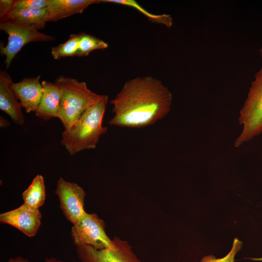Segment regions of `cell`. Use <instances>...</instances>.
I'll list each match as a JSON object with an SVG mask.
<instances>
[{
	"label": "cell",
	"mask_w": 262,
	"mask_h": 262,
	"mask_svg": "<svg viewBox=\"0 0 262 262\" xmlns=\"http://www.w3.org/2000/svg\"><path fill=\"white\" fill-rule=\"evenodd\" d=\"M172 94L161 81L151 76L126 82L110 101L114 115L108 124L139 128L151 125L169 112Z\"/></svg>",
	"instance_id": "cell-1"
},
{
	"label": "cell",
	"mask_w": 262,
	"mask_h": 262,
	"mask_svg": "<svg viewBox=\"0 0 262 262\" xmlns=\"http://www.w3.org/2000/svg\"><path fill=\"white\" fill-rule=\"evenodd\" d=\"M108 100V96L103 95L82 113L69 130L64 131L61 144L70 155L95 148L100 137L107 132L108 128L102 122Z\"/></svg>",
	"instance_id": "cell-2"
},
{
	"label": "cell",
	"mask_w": 262,
	"mask_h": 262,
	"mask_svg": "<svg viewBox=\"0 0 262 262\" xmlns=\"http://www.w3.org/2000/svg\"><path fill=\"white\" fill-rule=\"evenodd\" d=\"M61 90L58 117L64 131L69 130L90 106L98 102L103 95L90 90L84 82L59 76L55 82Z\"/></svg>",
	"instance_id": "cell-3"
},
{
	"label": "cell",
	"mask_w": 262,
	"mask_h": 262,
	"mask_svg": "<svg viewBox=\"0 0 262 262\" xmlns=\"http://www.w3.org/2000/svg\"><path fill=\"white\" fill-rule=\"evenodd\" d=\"M239 122L243 129L235 142V147L262 132V67L251 82L247 97L240 111Z\"/></svg>",
	"instance_id": "cell-4"
},
{
	"label": "cell",
	"mask_w": 262,
	"mask_h": 262,
	"mask_svg": "<svg viewBox=\"0 0 262 262\" xmlns=\"http://www.w3.org/2000/svg\"><path fill=\"white\" fill-rule=\"evenodd\" d=\"M0 29L8 35L5 46L0 44V53L5 56L4 64L6 69L10 66L13 60L24 46L31 42L53 41L54 36L42 33L36 29L10 20H1Z\"/></svg>",
	"instance_id": "cell-5"
},
{
	"label": "cell",
	"mask_w": 262,
	"mask_h": 262,
	"mask_svg": "<svg viewBox=\"0 0 262 262\" xmlns=\"http://www.w3.org/2000/svg\"><path fill=\"white\" fill-rule=\"evenodd\" d=\"M71 237L76 246L88 245L97 249L110 247L113 243L106 233L105 222L94 213H86L73 225Z\"/></svg>",
	"instance_id": "cell-6"
},
{
	"label": "cell",
	"mask_w": 262,
	"mask_h": 262,
	"mask_svg": "<svg viewBox=\"0 0 262 262\" xmlns=\"http://www.w3.org/2000/svg\"><path fill=\"white\" fill-rule=\"evenodd\" d=\"M109 248L97 249L88 246H76V253L81 262H141L126 240L115 236Z\"/></svg>",
	"instance_id": "cell-7"
},
{
	"label": "cell",
	"mask_w": 262,
	"mask_h": 262,
	"mask_svg": "<svg viewBox=\"0 0 262 262\" xmlns=\"http://www.w3.org/2000/svg\"><path fill=\"white\" fill-rule=\"evenodd\" d=\"M55 194L64 216L73 225L86 213L84 209L86 194L77 183L60 177L56 183Z\"/></svg>",
	"instance_id": "cell-8"
},
{
	"label": "cell",
	"mask_w": 262,
	"mask_h": 262,
	"mask_svg": "<svg viewBox=\"0 0 262 262\" xmlns=\"http://www.w3.org/2000/svg\"><path fill=\"white\" fill-rule=\"evenodd\" d=\"M39 209H32L25 204L13 210L0 213V222L10 225L29 237L34 236L41 224Z\"/></svg>",
	"instance_id": "cell-9"
},
{
	"label": "cell",
	"mask_w": 262,
	"mask_h": 262,
	"mask_svg": "<svg viewBox=\"0 0 262 262\" xmlns=\"http://www.w3.org/2000/svg\"><path fill=\"white\" fill-rule=\"evenodd\" d=\"M10 75L5 71L0 72V109L6 113L15 124L22 126L24 116L22 107L12 88Z\"/></svg>",
	"instance_id": "cell-10"
},
{
	"label": "cell",
	"mask_w": 262,
	"mask_h": 262,
	"mask_svg": "<svg viewBox=\"0 0 262 262\" xmlns=\"http://www.w3.org/2000/svg\"><path fill=\"white\" fill-rule=\"evenodd\" d=\"M40 77L25 78L12 84L16 97L27 113L35 112L40 102L43 93Z\"/></svg>",
	"instance_id": "cell-11"
},
{
	"label": "cell",
	"mask_w": 262,
	"mask_h": 262,
	"mask_svg": "<svg viewBox=\"0 0 262 262\" xmlns=\"http://www.w3.org/2000/svg\"><path fill=\"white\" fill-rule=\"evenodd\" d=\"M100 2L101 0H48V22L81 14L89 5Z\"/></svg>",
	"instance_id": "cell-12"
},
{
	"label": "cell",
	"mask_w": 262,
	"mask_h": 262,
	"mask_svg": "<svg viewBox=\"0 0 262 262\" xmlns=\"http://www.w3.org/2000/svg\"><path fill=\"white\" fill-rule=\"evenodd\" d=\"M43 93L35 115L44 121L58 117L61 90L55 82L43 81Z\"/></svg>",
	"instance_id": "cell-13"
},
{
	"label": "cell",
	"mask_w": 262,
	"mask_h": 262,
	"mask_svg": "<svg viewBox=\"0 0 262 262\" xmlns=\"http://www.w3.org/2000/svg\"><path fill=\"white\" fill-rule=\"evenodd\" d=\"M47 8L40 9H14L8 16L2 20H10L37 30L44 29L48 22Z\"/></svg>",
	"instance_id": "cell-14"
},
{
	"label": "cell",
	"mask_w": 262,
	"mask_h": 262,
	"mask_svg": "<svg viewBox=\"0 0 262 262\" xmlns=\"http://www.w3.org/2000/svg\"><path fill=\"white\" fill-rule=\"evenodd\" d=\"M24 204L28 207L39 209L46 198V190L44 179L41 175H37L33 180L28 187L22 193Z\"/></svg>",
	"instance_id": "cell-15"
},
{
	"label": "cell",
	"mask_w": 262,
	"mask_h": 262,
	"mask_svg": "<svg viewBox=\"0 0 262 262\" xmlns=\"http://www.w3.org/2000/svg\"><path fill=\"white\" fill-rule=\"evenodd\" d=\"M101 2L117 3L132 7L146 16L150 21L164 25L167 28H170L173 24V18L170 15L150 13L134 0H101Z\"/></svg>",
	"instance_id": "cell-16"
},
{
	"label": "cell",
	"mask_w": 262,
	"mask_h": 262,
	"mask_svg": "<svg viewBox=\"0 0 262 262\" xmlns=\"http://www.w3.org/2000/svg\"><path fill=\"white\" fill-rule=\"evenodd\" d=\"M80 37L81 33L71 34L65 43L52 47L51 53L53 58L59 60L64 57L76 56Z\"/></svg>",
	"instance_id": "cell-17"
},
{
	"label": "cell",
	"mask_w": 262,
	"mask_h": 262,
	"mask_svg": "<svg viewBox=\"0 0 262 262\" xmlns=\"http://www.w3.org/2000/svg\"><path fill=\"white\" fill-rule=\"evenodd\" d=\"M108 47V44L102 40L85 33H81L76 56H87L93 50L104 49Z\"/></svg>",
	"instance_id": "cell-18"
},
{
	"label": "cell",
	"mask_w": 262,
	"mask_h": 262,
	"mask_svg": "<svg viewBox=\"0 0 262 262\" xmlns=\"http://www.w3.org/2000/svg\"><path fill=\"white\" fill-rule=\"evenodd\" d=\"M242 246V242L235 238L231 250L225 257L216 259L213 255L206 256L201 260L200 262H234L235 256L241 249Z\"/></svg>",
	"instance_id": "cell-19"
},
{
	"label": "cell",
	"mask_w": 262,
	"mask_h": 262,
	"mask_svg": "<svg viewBox=\"0 0 262 262\" xmlns=\"http://www.w3.org/2000/svg\"><path fill=\"white\" fill-rule=\"evenodd\" d=\"M48 0H15L14 9H40L47 8Z\"/></svg>",
	"instance_id": "cell-20"
},
{
	"label": "cell",
	"mask_w": 262,
	"mask_h": 262,
	"mask_svg": "<svg viewBox=\"0 0 262 262\" xmlns=\"http://www.w3.org/2000/svg\"><path fill=\"white\" fill-rule=\"evenodd\" d=\"M15 0H0V18H6L14 10Z\"/></svg>",
	"instance_id": "cell-21"
},
{
	"label": "cell",
	"mask_w": 262,
	"mask_h": 262,
	"mask_svg": "<svg viewBox=\"0 0 262 262\" xmlns=\"http://www.w3.org/2000/svg\"><path fill=\"white\" fill-rule=\"evenodd\" d=\"M7 262H32L27 259L20 256H16L8 259ZM44 262H65L54 257L46 258ZM71 262H81V261H73Z\"/></svg>",
	"instance_id": "cell-22"
},
{
	"label": "cell",
	"mask_w": 262,
	"mask_h": 262,
	"mask_svg": "<svg viewBox=\"0 0 262 262\" xmlns=\"http://www.w3.org/2000/svg\"><path fill=\"white\" fill-rule=\"evenodd\" d=\"M10 126V123L8 120L3 116H0V127L1 128H7Z\"/></svg>",
	"instance_id": "cell-23"
},
{
	"label": "cell",
	"mask_w": 262,
	"mask_h": 262,
	"mask_svg": "<svg viewBox=\"0 0 262 262\" xmlns=\"http://www.w3.org/2000/svg\"><path fill=\"white\" fill-rule=\"evenodd\" d=\"M259 54L261 56V57H262V47H261L260 48V49H259Z\"/></svg>",
	"instance_id": "cell-24"
}]
</instances>
